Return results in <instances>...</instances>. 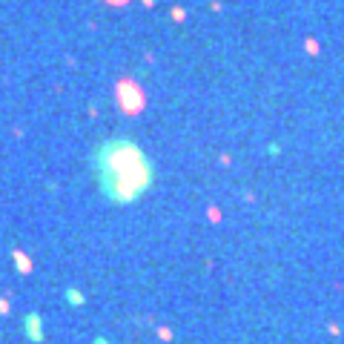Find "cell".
Wrapping results in <instances>:
<instances>
[{"label": "cell", "mask_w": 344, "mask_h": 344, "mask_svg": "<svg viewBox=\"0 0 344 344\" xmlns=\"http://www.w3.org/2000/svg\"><path fill=\"white\" fill-rule=\"evenodd\" d=\"M92 172L112 204L138 201L152 184V161L132 138H106L92 152Z\"/></svg>", "instance_id": "obj_1"}, {"label": "cell", "mask_w": 344, "mask_h": 344, "mask_svg": "<svg viewBox=\"0 0 344 344\" xmlns=\"http://www.w3.org/2000/svg\"><path fill=\"white\" fill-rule=\"evenodd\" d=\"M26 330H29V335L32 338H35V341H41V318H38V315H29V318H26Z\"/></svg>", "instance_id": "obj_2"}]
</instances>
